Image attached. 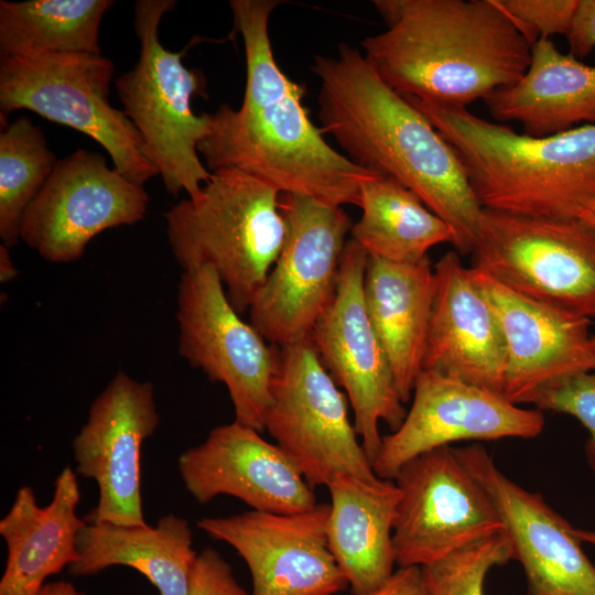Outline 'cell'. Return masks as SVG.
Returning <instances> with one entry per match:
<instances>
[{
  "label": "cell",
  "mask_w": 595,
  "mask_h": 595,
  "mask_svg": "<svg viewBox=\"0 0 595 595\" xmlns=\"http://www.w3.org/2000/svg\"><path fill=\"white\" fill-rule=\"evenodd\" d=\"M80 490L77 473L65 466L54 483L53 498L45 507L34 490L21 486L0 520L7 561L0 595H37L52 575L78 560L77 537L87 523L77 515Z\"/></svg>",
  "instance_id": "obj_22"
},
{
  "label": "cell",
  "mask_w": 595,
  "mask_h": 595,
  "mask_svg": "<svg viewBox=\"0 0 595 595\" xmlns=\"http://www.w3.org/2000/svg\"><path fill=\"white\" fill-rule=\"evenodd\" d=\"M495 505L526 576L524 595H595V566L565 518L507 477L485 447L454 448Z\"/></svg>",
  "instance_id": "obj_18"
},
{
  "label": "cell",
  "mask_w": 595,
  "mask_h": 595,
  "mask_svg": "<svg viewBox=\"0 0 595 595\" xmlns=\"http://www.w3.org/2000/svg\"><path fill=\"white\" fill-rule=\"evenodd\" d=\"M485 102L496 121L519 122L531 137L594 125L595 66L561 53L550 39H539L522 77Z\"/></svg>",
  "instance_id": "obj_24"
},
{
  "label": "cell",
  "mask_w": 595,
  "mask_h": 595,
  "mask_svg": "<svg viewBox=\"0 0 595 595\" xmlns=\"http://www.w3.org/2000/svg\"><path fill=\"white\" fill-rule=\"evenodd\" d=\"M288 236L256 293L250 324L273 346L305 340L332 300L353 221L342 206L281 193Z\"/></svg>",
  "instance_id": "obj_10"
},
{
  "label": "cell",
  "mask_w": 595,
  "mask_h": 595,
  "mask_svg": "<svg viewBox=\"0 0 595 595\" xmlns=\"http://www.w3.org/2000/svg\"><path fill=\"white\" fill-rule=\"evenodd\" d=\"M281 3L229 2L235 31L245 45V95L238 109L224 102L209 113V132L198 144V153L210 172L238 170L280 193L359 207L363 185L381 175L326 142L303 106L306 86L290 79L277 64L269 20Z\"/></svg>",
  "instance_id": "obj_1"
},
{
  "label": "cell",
  "mask_w": 595,
  "mask_h": 595,
  "mask_svg": "<svg viewBox=\"0 0 595 595\" xmlns=\"http://www.w3.org/2000/svg\"><path fill=\"white\" fill-rule=\"evenodd\" d=\"M188 595H249L218 551L206 548L198 553Z\"/></svg>",
  "instance_id": "obj_33"
},
{
  "label": "cell",
  "mask_w": 595,
  "mask_h": 595,
  "mask_svg": "<svg viewBox=\"0 0 595 595\" xmlns=\"http://www.w3.org/2000/svg\"><path fill=\"white\" fill-rule=\"evenodd\" d=\"M387 30L364 55L400 95L466 108L519 80L532 44L497 0H376Z\"/></svg>",
  "instance_id": "obj_3"
},
{
  "label": "cell",
  "mask_w": 595,
  "mask_h": 595,
  "mask_svg": "<svg viewBox=\"0 0 595 595\" xmlns=\"http://www.w3.org/2000/svg\"><path fill=\"white\" fill-rule=\"evenodd\" d=\"M393 480L400 490L392 531L399 567L425 566L506 531L489 496L451 445L413 457Z\"/></svg>",
  "instance_id": "obj_13"
},
{
  "label": "cell",
  "mask_w": 595,
  "mask_h": 595,
  "mask_svg": "<svg viewBox=\"0 0 595 595\" xmlns=\"http://www.w3.org/2000/svg\"><path fill=\"white\" fill-rule=\"evenodd\" d=\"M364 299L399 394L407 403L423 370L433 300V268L429 258L416 263H396L369 257Z\"/></svg>",
  "instance_id": "obj_25"
},
{
  "label": "cell",
  "mask_w": 595,
  "mask_h": 595,
  "mask_svg": "<svg viewBox=\"0 0 595 595\" xmlns=\"http://www.w3.org/2000/svg\"><path fill=\"white\" fill-rule=\"evenodd\" d=\"M581 220L595 228V206L584 213Z\"/></svg>",
  "instance_id": "obj_39"
},
{
  "label": "cell",
  "mask_w": 595,
  "mask_h": 595,
  "mask_svg": "<svg viewBox=\"0 0 595 595\" xmlns=\"http://www.w3.org/2000/svg\"><path fill=\"white\" fill-rule=\"evenodd\" d=\"M176 318L178 354L209 380L225 385L235 421L264 431L278 347L241 320L214 269L183 271Z\"/></svg>",
  "instance_id": "obj_12"
},
{
  "label": "cell",
  "mask_w": 595,
  "mask_h": 595,
  "mask_svg": "<svg viewBox=\"0 0 595 595\" xmlns=\"http://www.w3.org/2000/svg\"><path fill=\"white\" fill-rule=\"evenodd\" d=\"M174 0H138L133 25L140 42L137 64L115 83L122 111L138 130L148 152L173 195L195 196L212 172L197 150L210 128L209 113L196 115L193 98L206 97V79L183 64L186 48L172 52L159 39V25Z\"/></svg>",
  "instance_id": "obj_6"
},
{
  "label": "cell",
  "mask_w": 595,
  "mask_h": 595,
  "mask_svg": "<svg viewBox=\"0 0 595 595\" xmlns=\"http://www.w3.org/2000/svg\"><path fill=\"white\" fill-rule=\"evenodd\" d=\"M280 192L238 170H217L201 191L165 214L166 236L183 271L207 266L239 313L250 304L280 256L288 225Z\"/></svg>",
  "instance_id": "obj_5"
},
{
  "label": "cell",
  "mask_w": 595,
  "mask_h": 595,
  "mask_svg": "<svg viewBox=\"0 0 595 595\" xmlns=\"http://www.w3.org/2000/svg\"><path fill=\"white\" fill-rule=\"evenodd\" d=\"M111 0L0 1V55H101L99 26Z\"/></svg>",
  "instance_id": "obj_28"
},
{
  "label": "cell",
  "mask_w": 595,
  "mask_h": 595,
  "mask_svg": "<svg viewBox=\"0 0 595 595\" xmlns=\"http://www.w3.org/2000/svg\"><path fill=\"white\" fill-rule=\"evenodd\" d=\"M329 551L351 595L382 586L396 564L392 531L400 499L394 480L339 474L328 484Z\"/></svg>",
  "instance_id": "obj_23"
},
{
  "label": "cell",
  "mask_w": 595,
  "mask_h": 595,
  "mask_svg": "<svg viewBox=\"0 0 595 595\" xmlns=\"http://www.w3.org/2000/svg\"><path fill=\"white\" fill-rule=\"evenodd\" d=\"M115 66L102 55L0 58V119L31 110L97 141L113 167L144 185L159 171L131 120L108 97Z\"/></svg>",
  "instance_id": "obj_7"
},
{
  "label": "cell",
  "mask_w": 595,
  "mask_h": 595,
  "mask_svg": "<svg viewBox=\"0 0 595 595\" xmlns=\"http://www.w3.org/2000/svg\"><path fill=\"white\" fill-rule=\"evenodd\" d=\"M540 411L575 418L587 431L584 452L595 473V370L585 371L539 391L530 400Z\"/></svg>",
  "instance_id": "obj_31"
},
{
  "label": "cell",
  "mask_w": 595,
  "mask_h": 595,
  "mask_svg": "<svg viewBox=\"0 0 595 595\" xmlns=\"http://www.w3.org/2000/svg\"><path fill=\"white\" fill-rule=\"evenodd\" d=\"M566 39L569 53L580 61L595 48V0H577Z\"/></svg>",
  "instance_id": "obj_34"
},
{
  "label": "cell",
  "mask_w": 595,
  "mask_h": 595,
  "mask_svg": "<svg viewBox=\"0 0 595 595\" xmlns=\"http://www.w3.org/2000/svg\"><path fill=\"white\" fill-rule=\"evenodd\" d=\"M0 133V237L13 247L23 216L57 161L42 129L25 116L4 123Z\"/></svg>",
  "instance_id": "obj_29"
},
{
  "label": "cell",
  "mask_w": 595,
  "mask_h": 595,
  "mask_svg": "<svg viewBox=\"0 0 595 595\" xmlns=\"http://www.w3.org/2000/svg\"><path fill=\"white\" fill-rule=\"evenodd\" d=\"M359 207L363 214L350 234L369 257L416 263L434 246L454 242L451 226L394 180L378 176L366 182Z\"/></svg>",
  "instance_id": "obj_27"
},
{
  "label": "cell",
  "mask_w": 595,
  "mask_h": 595,
  "mask_svg": "<svg viewBox=\"0 0 595 595\" xmlns=\"http://www.w3.org/2000/svg\"><path fill=\"white\" fill-rule=\"evenodd\" d=\"M260 433L234 420L180 455V477L196 502L225 495L251 510L272 513H296L317 505L314 488L298 467Z\"/></svg>",
  "instance_id": "obj_19"
},
{
  "label": "cell",
  "mask_w": 595,
  "mask_h": 595,
  "mask_svg": "<svg viewBox=\"0 0 595 595\" xmlns=\"http://www.w3.org/2000/svg\"><path fill=\"white\" fill-rule=\"evenodd\" d=\"M148 203L143 185L79 149L57 160L23 216L20 240L50 262L76 261L101 231L140 221Z\"/></svg>",
  "instance_id": "obj_14"
},
{
  "label": "cell",
  "mask_w": 595,
  "mask_h": 595,
  "mask_svg": "<svg viewBox=\"0 0 595 595\" xmlns=\"http://www.w3.org/2000/svg\"><path fill=\"white\" fill-rule=\"evenodd\" d=\"M37 595H85V593L69 582L57 581L47 582Z\"/></svg>",
  "instance_id": "obj_37"
},
{
  "label": "cell",
  "mask_w": 595,
  "mask_h": 595,
  "mask_svg": "<svg viewBox=\"0 0 595 595\" xmlns=\"http://www.w3.org/2000/svg\"><path fill=\"white\" fill-rule=\"evenodd\" d=\"M368 253L347 240L334 295L310 339L322 364L345 392L354 413V426L372 463L382 436L379 423L396 431L407 410L383 347L374 329L364 299Z\"/></svg>",
  "instance_id": "obj_11"
},
{
  "label": "cell",
  "mask_w": 595,
  "mask_h": 595,
  "mask_svg": "<svg viewBox=\"0 0 595 595\" xmlns=\"http://www.w3.org/2000/svg\"><path fill=\"white\" fill-rule=\"evenodd\" d=\"M367 595H429L421 566L399 567L378 589Z\"/></svg>",
  "instance_id": "obj_35"
},
{
  "label": "cell",
  "mask_w": 595,
  "mask_h": 595,
  "mask_svg": "<svg viewBox=\"0 0 595 595\" xmlns=\"http://www.w3.org/2000/svg\"><path fill=\"white\" fill-rule=\"evenodd\" d=\"M500 325L506 372L502 397L515 404L566 378L595 370L591 320L522 296L472 269Z\"/></svg>",
  "instance_id": "obj_20"
},
{
  "label": "cell",
  "mask_w": 595,
  "mask_h": 595,
  "mask_svg": "<svg viewBox=\"0 0 595 595\" xmlns=\"http://www.w3.org/2000/svg\"><path fill=\"white\" fill-rule=\"evenodd\" d=\"M593 346H594V353H595V335L592 337Z\"/></svg>",
  "instance_id": "obj_40"
},
{
  "label": "cell",
  "mask_w": 595,
  "mask_h": 595,
  "mask_svg": "<svg viewBox=\"0 0 595 595\" xmlns=\"http://www.w3.org/2000/svg\"><path fill=\"white\" fill-rule=\"evenodd\" d=\"M76 544L78 560L68 567L73 576L123 565L141 573L159 595H188L198 553L185 518L167 513L155 526L87 522Z\"/></svg>",
  "instance_id": "obj_26"
},
{
  "label": "cell",
  "mask_w": 595,
  "mask_h": 595,
  "mask_svg": "<svg viewBox=\"0 0 595 595\" xmlns=\"http://www.w3.org/2000/svg\"><path fill=\"white\" fill-rule=\"evenodd\" d=\"M18 269L15 268L8 247L0 245V282L8 283L15 279Z\"/></svg>",
  "instance_id": "obj_36"
},
{
  "label": "cell",
  "mask_w": 595,
  "mask_h": 595,
  "mask_svg": "<svg viewBox=\"0 0 595 595\" xmlns=\"http://www.w3.org/2000/svg\"><path fill=\"white\" fill-rule=\"evenodd\" d=\"M423 370L502 396L506 349L497 315L456 251L433 268V300Z\"/></svg>",
  "instance_id": "obj_21"
},
{
  "label": "cell",
  "mask_w": 595,
  "mask_h": 595,
  "mask_svg": "<svg viewBox=\"0 0 595 595\" xmlns=\"http://www.w3.org/2000/svg\"><path fill=\"white\" fill-rule=\"evenodd\" d=\"M347 397L309 338L278 347L264 430L312 487L339 474L376 479L348 415Z\"/></svg>",
  "instance_id": "obj_9"
},
{
  "label": "cell",
  "mask_w": 595,
  "mask_h": 595,
  "mask_svg": "<svg viewBox=\"0 0 595 595\" xmlns=\"http://www.w3.org/2000/svg\"><path fill=\"white\" fill-rule=\"evenodd\" d=\"M533 45L539 39L567 34L577 0H497Z\"/></svg>",
  "instance_id": "obj_32"
},
{
  "label": "cell",
  "mask_w": 595,
  "mask_h": 595,
  "mask_svg": "<svg viewBox=\"0 0 595 595\" xmlns=\"http://www.w3.org/2000/svg\"><path fill=\"white\" fill-rule=\"evenodd\" d=\"M542 411L523 409L487 389L422 370L402 424L382 436L371 465L393 480L413 457L461 441L533 439L544 429Z\"/></svg>",
  "instance_id": "obj_16"
},
{
  "label": "cell",
  "mask_w": 595,
  "mask_h": 595,
  "mask_svg": "<svg viewBox=\"0 0 595 595\" xmlns=\"http://www.w3.org/2000/svg\"><path fill=\"white\" fill-rule=\"evenodd\" d=\"M329 504L296 513L249 510L203 517L197 527L237 551L248 566L250 595H335L348 588L327 541Z\"/></svg>",
  "instance_id": "obj_17"
},
{
  "label": "cell",
  "mask_w": 595,
  "mask_h": 595,
  "mask_svg": "<svg viewBox=\"0 0 595 595\" xmlns=\"http://www.w3.org/2000/svg\"><path fill=\"white\" fill-rule=\"evenodd\" d=\"M318 120L356 164L412 191L454 232L455 251L472 253L483 207L455 151L426 116L388 86L358 48L340 43L315 55Z\"/></svg>",
  "instance_id": "obj_2"
},
{
  "label": "cell",
  "mask_w": 595,
  "mask_h": 595,
  "mask_svg": "<svg viewBox=\"0 0 595 595\" xmlns=\"http://www.w3.org/2000/svg\"><path fill=\"white\" fill-rule=\"evenodd\" d=\"M404 98L455 151L484 209L581 220L595 206V123L531 137L466 108Z\"/></svg>",
  "instance_id": "obj_4"
},
{
  "label": "cell",
  "mask_w": 595,
  "mask_h": 595,
  "mask_svg": "<svg viewBox=\"0 0 595 595\" xmlns=\"http://www.w3.org/2000/svg\"><path fill=\"white\" fill-rule=\"evenodd\" d=\"M475 269L536 302L595 318V228L484 209Z\"/></svg>",
  "instance_id": "obj_8"
},
{
  "label": "cell",
  "mask_w": 595,
  "mask_h": 595,
  "mask_svg": "<svg viewBox=\"0 0 595 595\" xmlns=\"http://www.w3.org/2000/svg\"><path fill=\"white\" fill-rule=\"evenodd\" d=\"M513 560L507 532L483 539L422 566L429 595H485L491 569Z\"/></svg>",
  "instance_id": "obj_30"
},
{
  "label": "cell",
  "mask_w": 595,
  "mask_h": 595,
  "mask_svg": "<svg viewBox=\"0 0 595 595\" xmlns=\"http://www.w3.org/2000/svg\"><path fill=\"white\" fill-rule=\"evenodd\" d=\"M575 534L582 542L589 543L595 547V531L575 528Z\"/></svg>",
  "instance_id": "obj_38"
},
{
  "label": "cell",
  "mask_w": 595,
  "mask_h": 595,
  "mask_svg": "<svg viewBox=\"0 0 595 595\" xmlns=\"http://www.w3.org/2000/svg\"><path fill=\"white\" fill-rule=\"evenodd\" d=\"M160 422L154 386L123 371L91 402L87 422L73 440L75 472L93 479L98 501L88 523L147 524L141 497V447Z\"/></svg>",
  "instance_id": "obj_15"
}]
</instances>
